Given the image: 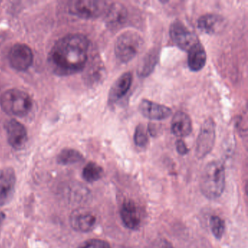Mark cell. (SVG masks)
<instances>
[{
  "label": "cell",
  "mask_w": 248,
  "mask_h": 248,
  "mask_svg": "<svg viewBox=\"0 0 248 248\" xmlns=\"http://www.w3.org/2000/svg\"><path fill=\"white\" fill-rule=\"evenodd\" d=\"M144 41L141 35L136 31L129 30L117 37L114 45V52L120 62L127 63L142 51Z\"/></svg>",
  "instance_id": "cell-3"
},
{
  "label": "cell",
  "mask_w": 248,
  "mask_h": 248,
  "mask_svg": "<svg viewBox=\"0 0 248 248\" xmlns=\"http://www.w3.org/2000/svg\"><path fill=\"white\" fill-rule=\"evenodd\" d=\"M88 39L82 34H69L56 42L50 50L48 63L53 72L59 76L78 73L88 62Z\"/></svg>",
  "instance_id": "cell-1"
},
{
  "label": "cell",
  "mask_w": 248,
  "mask_h": 248,
  "mask_svg": "<svg viewBox=\"0 0 248 248\" xmlns=\"http://www.w3.org/2000/svg\"><path fill=\"white\" fill-rule=\"evenodd\" d=\"M5 218V213H0V228H1V226H2V223H3L4 220Z\"/></svg>",
  "instance_id": "cell-27"
},
{
  "label": "cell",
  "mask_w": 248,
  "mask_h": 248,
  "mask_svg": "<svg viewBox=\"0 0 248 248\" xmlns=\"http://www.w3.org/2000/svg\"><path fill=\"white\" fill-rule=\"evenodd\" d=\"M96 223V216L91 212L84 209L76 210L71 216L72 227L79 232H91L94 229Z\"/></svg>",
  "instance_id": "cell-14"
},
{
  "label": "cell",
  "mask_w": 248,
  "mask_h": 248,
  "mask_svg": "<svg viewBox=\"0 0 248 248\" xmlns=\"http://www.w3.org/2000/svg\"><path fill=\"white\" fill-rule=\"evenodd\" d=\"M0 106L7 114L21 117L30 112L32 101L24 91L11 89L5 91L0 97Z\"/></svg>",
  "instance_id": "cell-4"
},
{
  "label": "cell",
  "mask_w": 248,
  "mask_h": 248,
  "mask_svg": "<svg viewBox=\"0 0 248 248\" xmlns=\"http://www.w3.org/2000/svg\"><path fill=\"white\" fill-rule=\"evenodd\" d=\"M200 187L202 194L210 200L221 195L225 187V169L221 162L214 161L206 166L202 175Z\"/></svg>",
  "instance_id": "cell-2"
},
{
  "label": "cell",
  "mask_w": 248,
  "mask_h": 248,
  "mask_svg": "<svg viewBox=\"0 0 248 248\" xmlns=\"http://www.w3.org/2000/svg\"><path fill=\"white\" fill-rule=\"evenodd\" d=\"M83 159L80 152L75 149H64L59 154L57 162L61 165H69L78 163Z\"/></svg>",
  "instance_id": "cell-20"
},
{
  "label": "cell",
  "mask_w": 248,
  "mask_h": 248,
  "mask_svg": "<svg viewBox=\"0 0 248 248\" xmlns=\"http://www.w3.org/2000/svg\"><path fill=\"white\" fill-rule=\"evenodd\" d=\"M170 35L175 46L185 51H188L199 42L197 36L191 32L184 23L178 20L171 24Z\"/></svg>",
  "instance_id": "cell-7"
},
{
  "label": "cell",
  "mask_w": 248,
  "mask_h": 248,
  "mask_svg": "<svg viewBox=\"0 0 248 248\" xmlns=\"http://www.w3.org/2000/svg\"><path fill=\"white\" fill-rule=\"evenodd\" d=\"M134 141L139 147H144L149 143L147 130L143 124H139L136 127L134 135Z\"/></svg>",
  "instance_id": "cell-22"
},
{
  "label": "cell",
  "mask_w": 248,
  "mask_h": 248,
  "mask_svg": "<svg viewBox=\"0 0 248 248\" xmlns=\"http://www.w3.org/2000/svg\"><path fill=\"white\" fill-rule=\"evenodd\" d=\"M188 52L189 69L193 72H199L202 69L207 62V54L202 45L198 42Z\"/></svg>",
  "instance_id": "cell-18"
},
{
  "label": "cell",
  "mask_w": 248,
  "mask_h": 248,
  "mask_svg": "<svg viewBox=\"0 0 248 248\" xmlns=\"http://www.w3.org/2000/svg\"><path fill=\"white\" fill-rule=\"evenodd\" d=\"M171 131L177 137H186L192 131V123L188 114L178 111L174 114L171 123Z\"/></svg>",
  "instance_id": "cell-17"
},
{
  "label": "cell",
  "mask_w": 248,
  "mask_h": 248,
  "mask_svg": "<svg viewBox=\"0 0 248 248\" xmlns=\"http://www.w3.org/2000/svg\"><path fill=\"white\" fill-rule=\"evenodd\" d=\"M71 14L82 18H98L107 11V2L93 0H76L70 2Z\"/></svg>",
  "instance_id": "cell-5"
},
{
  "label": "cell",
  "mask_w": 248,
  "mask_h": 248,
  "mask_svg": "<svg viewBox=\"0 0 248 248\" xmlns=\"http://www.w3.org/2000/svg\"><path fill=\"white\" fill-rule=\"evenodd\" d=\"M159 59V51L153 49L142 59L138 67L137 74L141 78H146L151 75Z\"/></svg>",
  "instance_id": "cell-19"
},
{
  "label": "cell",
  "mask_w": 248,
  "mask_h": 248,
  "mask_svg": "<svg viewBox=\"0 0 248 248\" xmlns=\"http://www.w3.org/2000/svg\"><path fill=\"white\" fill-rule=\"evenodd\" d=\"M5 130L9 144L17 150L24 149L28 140L27 129L24 124L12 119L7 122Z\"/></svg>",
  "instance_id": "cell-10"
},
{
  "label": "cell",
  "mask_w": 248,
  "mask_h": 248,
  "mask_svg": "<svg viewBox=\"0 0 248 248\" xmlns=\"http://www.w3.org/2000/svg\"><path fill=\"white\" fill-rule=\"evenodd\" d=\"M16 175L11 168L0 170V206L8 204L13 198L16 190Z\"/></svg>",
  "instance_id": "cell-9"
},
{
  "label": "cell",
  "mask_w": 248,
  "mask_h": 248,
  "mask_svg": "<svg viewBox=\"0 0 248 248\" xmlns=\"http://www.w3.org/2000/svg\"><path fill=\"white\" fill-rule=\"evenodd\" d=\"M177 152L181 155L188 153V148L186 146L185 143L182 140H178L176 141Z\"/></svg>",
  "instance_id": "cell-26"
},
{
  "label": "cell",
  "mask_w": 248,
  "mask_h": 248,
  "mask_svg": "<svg viewBox=\"0 0 248 248\" xmlns=\"http://www.w3.org/2000/svg\"><path fill=\"white\" fill-rule=\"evenodd\" d=\"M133 81V75L130 72L123 74L113 84L108 93L109 105L117 103L128 93Z\"/></svg>",
  "instance_id": "cell-13"
},
{
  "label": "cell",
  "mask_w": 248,
  "mask_h": 248,
  "mask_svg": "<svg viewBox=\"0 0 248 248\" xmlns=\"http://www.w3.org/2000/svg\"><path fill=\"white\" fill-rule=\"evenodd\" d=\"M210 226L213 235L217 239H220L223 236L225 230V223L223 219L218 216H212L210 220Z\"/></svg>",
  "instance_id": "cell-23"
},
{
  "label": "cell",
  "mask_w": 248,
  "mask_h": 248,
  "mask_svg": "<svg viewBox=\"0 0 248 248\" xmlns=\"http://www.w3.org/2000/svg\"><path fill=\"white\" fill-rule=\"evenodd\" d=\"M8 58L11 66L16 70L22 72L28 69L32 64L34 54L27 45L17 43L11 47Z\"/></svg>",
  "instance_id": "cell-8"
},
{
  "label": "cell",
  "mask_w": 248,
  "mask_h": 248,
  "mask_svg": "<svg viewBox=\"0 0 248 248\" xmlns=\"http://www.w3.org/2000/svg\"><path fill=\"white\" fill-rule=\"evenodd\" d=\"M78 248H111V247L106 241L92 239L82 242Z\"/></svg>",
  "instance_id": "cell-24"
},
{
  "label": "cell",
  "mask_w": 248,
  "mask_h": 248,
  "mask_svg": "<svg viewBox=\"0 0 248 248\" xmlns=\"http://www.w3.org/2000/svg\"><path fill=\"white\" fill-rule=\"evenodd\" d=\"M104 174V170L98 164L91 162L87 164L82 171V177L90 183L95 182L101 179Z\"/></svg>",
  "instance_id": "cell-21"
},
{
  "label": "cell",
  "mask_w": 248,
  "mask_h": 248,
  "mask_svg": "<svg viewBox=\"0 0 248 248\" xmlns=\"http://www.w3.org/2000/svg\"><path fill=\"white\" fill-rule=\"evenodd\" d=\"M139 111L143 117L152 120H165L172 114V110L169 107L146 99L142 100Z\"/></svg>",
  "instance_id": "cell-12"
},
{
  "label": "cell",
  "mask_w": 248,
  "mask_h": 248,
  "mask_svg": "<svg viewBox=\"0 0 248 248\" xmlns=\"http://www.w3.org/2000/svg\"><path fill=\"white\" fill-rule=\"evenodd\" d=\"M216 140V124L213 119L207 118L202 124L196 142V155L203 158L210 153Z\"/></svg>",
  "instance_id": "cell-6"
},
{
  "label": "cell",
  "mask_w": 248,
  "mask_h": 248,
  "mask_svg": "<svg viewBox=\"0 0 248 248\" xmlns=\"http://www.w3.org/2000/svg\"><path fill=\"white\" fill-rule=\"evenodd\" d=\"M150 248H174L172 244L166 239H159L152 243Z\"/></svg>",
  "instance_id": "cell-25"
},
{
  "label": "cell",
  "mask_w": 248,
  "mask_h": 248,
  "mask_svg": "<svg viewBox=\"0 0 248 248\" xmlns=\"http://www.w3.org/2000/svg\"><path fill=\"white\" fill-rule=\"evenodd\" d=\"M225 25L224 18L215 14L202 16L197 21V27L200 31L207 34H217L225 28Z\"/></svg>",
  "instance_id": "cell-15"
},
{
  "label": "cell",
  "mask_w": 248,
  "mask_h": 248,
  "mask_svg": "<svg viewBox=\"0 0 248 248\" xmlns=\"http://www.w3.org/2000/svg\"><path fill=\"white\" fill-rule=\"evenodd\" d=\"M105 21L111 30H118L125 25L128 18V11L123 4L113 3L106 11Z\"/></svg>",
  "instance_id": "cell-11"
},
{
  "label": "cell",
  "mask_w": 248,
  "mask_h": 248,
  "mask_svg": "<svg viewBox=\"0 0 248 248\" xmlns=\"http://www.w3.org/2000/svg\"><path fill=\"white\" fill-rule=\"evenodd\" d=\"M120 216L124 224L128 229L136 230L140 226V215L134 202L125 200L122 205Z\"/></svg>",
  "instance_id": "cell-16"
}]
</instances>
